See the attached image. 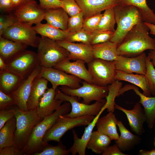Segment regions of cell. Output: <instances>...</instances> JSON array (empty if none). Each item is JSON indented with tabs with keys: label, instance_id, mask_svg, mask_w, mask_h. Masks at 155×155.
I'll list each match as a JSON object with an SVG mask.
<instances>
[{
	"label": "cell",
	"instance_id": "4fadbf2b",
	"mask_svg": "<svg viewBox=\"0 0 155 155\" xmlns=\"http://www.w3.org/2000/svg\"><path fill=\"white\" fill-rule=\"evenodd\" d=\"M45 11L35 0H31L17 8L13 12L19 22L32 26L44 20Z\"/></svg>",
	"mask_w": 155,
	"mask_h": 155
},
{
	"label": "cell",
	"instance_id": "3957f363",
	"mask_svg": "<svg viewBox=\"0 0 155 155\" xmlns=\"http://www.w3.org/2000/svg\"><path fill=\"white\" fill-rule=\"evenodd\" d=\"M114 9L117 26L110 41L118 45L135 26L143 21L139 10L135 6L118 5Z\"/></svg>",
	"mask_w": 155,
	"mask_h": 155
},
{
	"label": "cell",
	"instance_id": "2e32d148",
	"mask_svg": "<svg viewBox=\"0 0 155 155\" xmlns=\"http://www.w3.org/2000/svg\"><path fill=\"white\" fill-rule=\"evenodd\" d=\"M56 41L69 52L68 59L70 60L81 59L88 63L94 59L91 44L75 43L65 40Z\"/></svg>",
	"mask_w": 155,
	"mask_h": 155
},
{
	"label": "cell",
	"instance_id": "4316f807",
	"mask_svg": "<svg viewBox=\"0 0 155 155\" xmlns=\"http://www.w3.org/2000/svg\"><path fill=\"white\" fill-rule=\"evenodd\" d=\"M69 18L67 13L60 7L46 10L44 20L53 27L67 30Z\"/></svg>",
	"mask_w": 155,
	"mask_h": 155
},
{
	"label": "cell",
	"instance_id": "5bb4252c",
	"mask_svg": "<svg viewBox=\"0 0 155 155\" xmlns=\"http://www.w3.org/2000/svg\"><path fill=\"white\" fill-rule=\"evenodd\" d=\"M147 57L144 52L134 57L118 55L114 62L117 70L127 73H136L145 75L146 72Z\"/></svg>",
	"mask_w": 155,
	"mask_h": 155
},
{
	"label": "cell",
	"instance_id": "e0dca14e",
	"mask_svg": "<svg viewBox=\"0 0 155 155\" xmlns=\"http://www.w3.org/2000/svg\"><path fill=\"white\" fill-rule=\"evenodd\" d=\"M68 59L60 62L53 67L72 75L89 83L93 84L91 76L85 66V62L81 59L71 62Z\"/></svg>",
	"mask_w": 155,
	"mask_h": 155
},
{
	"label": "cell",
	"instance_id": "6da1fadb",
	"mask_svg": "<svg viewBox=\"0 0 155 155\" xmlns=\"http://www.w3.org/2000/svg\"><path fill=\"white\" fill-rule=\"evenodd\" d=\"M149 28L143 21L135 26L118 45V55L134 57L146 50L155 49V40L149 36Z\"/></svg>",
	"mask_w": 155,
	"mask_h": 155
},
{
	"label": "cell",
	"instance_id": "484cf974",
	"mask_svg": "<svg viewBox=\"0 0 155 155\" xmlns=\"http://www.w3.org/2000/svg\"><path fill=\"white\" fill-rule=\"evenodd\" d=\"M25 80L20 75L9 69L0 71V90L10 94Z\"/></svg>",
	"mask_w": 155,
	"mask_h": 155
},
{
	"label": "cell",
	"instance_id": "d4e9b609",
	"mask_svg": "<svg viewBox=\"0 0 155 155\" xmlns=\"http://www.w3.org/2000/svg\"><path fill=\"white\" fill-rule=\"evenodd\" d=\"M118 121L113 112H110L106 115L99 118L96 125L98 131L108 136L111 140L116 141L119 136L117 127Z\"/></svg>",
	"mask_w": 155,
	"mask_h": 155
},
{
	"label": "cell",
	"instance_id": "f546056e",
	"mask_svg": "<svg viewBox=\"0 0 155 155\" xmlns=\"http://www.w3.org/2000/svg\"><path fill=\"white\" fill-rule=\"evenodd\" d=\"M115 80L118 81H127L140 87L144 95L150 96L151 93L145 75L140 74L129 73L117 70Z\"/></svg>",
	"mask_w": 155,
	"mask_h": 155
},
{
	"label": "cell",
	"instance_id": "9f6ffc18",
	"mask_svg": "<svg viewBox=\"0 0 155 155\" xmlns=\"http://www.w3.org/2000/svg\"><path fill=\"white\" fill-rule=\"evenodd\" d=\"M8 69L7 64L4 60L0 57V71L5 70Z\"/></svg>",
	"mask_w": 155,
	"mask_h": 155
},
{
	"label": "cell",
	"instance_id": "681fc988",
	"mask_svg": "<svg viewBox=\"0 0 155 155\" xmlns=\"http://www.w3.org/2000/svg\"><path fill=\"white\" fill-rule=\"evenodd\" d=\"M0 9L3 12L9 13L16 9L12 0H0Z\"/></svg>",
	"mask_w": 155,
	"mask_h": 155
},
{
	"label": "cell",
	"instance_id": "c3c4849f",
	"mask_svg": "<svg viewBox=\"0 0 155 155\" xmlns=\"http://www.w3.org/2000/svg\"><path fill=\"white\" fill-rule=\"evenodd\" d=\"M0 155H24L15 145L0 148Z\"/></svg>",
	"mask_w": 155,
	"mask_h": 155
},
{
	"label": "cell",
	"instance_id": "5b68a950",
	"mask_svg": "<svg viewBox=\"0 0 155 155\" xmlns=\"http://www.w3.org/2000/svg\"><path fill=\"white\" fill-rule=\"evenodd\" d=\"M14 117L16 127L14 133V145L22 150L26 146L34 126L42 119L36 111H24L17 108Z\"/></svg>",
	"mask_w": 155,
	"mask_h": 155
},
{
	"label": "cell",
	"instance_id": "44dd1931",
	"mask_svg": "<svg viewBox=\"0 0 155 155\" xmlns=\"http://www.w3.org/2000/svg\"><path fill=\"white\" fill-rule=\"evenodd\" d=\"M55 90L48 88L40 98L36 111L38 116L43 119L58 109L63 102L55 98Z\"/></svg>",
	"mask_w": 155,
	"mask_h": 155
},
{
	"label": "cell",
	"instance_id": "277c9868",
	"mask_svg": "<svg viewBox=\"0 0 155 155\" xmlns=\"http://www.w3.org/2000/svg\"><path fill=\"white\" fill-rule=\"evenodd\" d=\"M37 48L36 53L40 65L44 67H53L62 61L68 59L69 52L56 41L47 37H40Z\"/></svg>",
	"mask_w": 155,
	"mask_h": 155
},
{
	"label": "cell",
	"instance_id": "6f0895ef",
	"mask_svg": "<svg viewBox=\"0 0 155 155\" xmlns=\"http://www.w3.org/2000/svg\"><path fill=\"white\" fill-rule=\"evenodd\" d=\"M154 146H155V140H154Z\"/></svg>",
	"mask_w": 155,
	"mask_h": 155
},
{
	"label": "cell",
	"instance_id": "ba28073f",
	"mask_svg": "<svg viewBox=\"0 0 155 155\" xmlns=\"http://www.w3.org/2000/svg\"><path fill=\"white\" fill-rule=\"evenodd\" d=\"M82 85L76 89H72L66 86H61L59 89L67 95L82 98V102L89 104L92 101H102L107 96L108 90L107 86H100L85 81H82Z\"/></svg>",
	"mask_w": 155,
	"mask_h": 155
},
{
	"label": "cell",
	"instance_id": "52a82bcc",
	"mask_svg": "<svg viewBox=\"0 0 155 155\" xmlns=\"http://www.w3.org/2000/svg\"><path fill=\"white\" fill-rule=\"evenodd\" d=\"M88 65L93 84L107 86L116 80L117 69L114 61L94 58Z\"/></svg>",
	"mask_w": 155,
	"mask_h": 155
},
{
	"label": "cell",
	"instance_id": "74e56055",
	"mask_svg": "<svg viewBox=\"0 0 155 155\" xmlns=\"http://www.w3.org/2000/svg\"><path fill=\"white\" fill-rule=\"evenodd\" d=\"M91 33L82 28L76 32L70 33L65 40L70 42H78L91 44Z\"/></svg>",
	"mask_w": 155,
	"mask_h": 155
},
{
	"label": "cell",
	"instance_id": "7a4b0ae2",
	"mask_svg": "<svg viewBox=\"0 0 155 155\" xmlns=\"http://www.w3.org/2000/svg\"><path fill=\"white\" fill-rule=\"evenodd\" d=\"M71 105L65 102L51 114L44 117L33 128L25 146L22 150L24 155H34L41 152L48 143L43 142V139L46 132L55 123L60 116L69 113Z\"/></svg>",
	"mask_w": 155,
	"mask_h": 155
},
{
	"label": "cell",
	"instance_id": "8fae6325",
	"mask_svg": "<svg viewBox=\"0 0 155 155\" xmlns=\"http://www.w3.org/2000/svg\"><path fill=\"white\" fill-rule=\"evenodd\" d=\"M7 65L8 69L20 75L26 79L40 65V63L36 53L26 49Z\"/></svg>",
	"mask_w": 155,
	"mask_h": 155
},
{
	"label": "cell",
	"instance_id": "cb8c5ba5",
	"mask_svg": "<svg viewBox=\"0 0 155 155\" xmlns=\"http://www.w3.org/2000/svg\"><path fill=\"white\" fill-rule=\"evenodd\" d=\"M48 82L44 77L38 75L34 79L27 102L29 110H37L40 98L48 88Z\"/></svg>",
	"mask_w": 155,
	"mask_h": 155
},
{
	"label": "cell",
	"instance_id": "30bf717a",
	"mask_svg": "<svg viewBox=\"0 0 155 155\" xmlns=\"http://www.w3.org/2000/svg\"><path fill=\"white\" fill-rule=\"evenodd\" d=\"M37 34L32 26L18 22L4 31L0 37L37 48L40 37Z\"/></svg>",
	"mask_w": 155,
	"mask_h": 155
},
{
	"label": "cell",
	"instance_id": "8d00e7d4",
	"mask_svg": "<svg viewBox=\"0 0 155 155\" xmlns=\"http://www.w3.org/2000/svg\"><path fill=\"white\" fill-rule=\"evenodd\" d=\"M70 153L69 150H67L61 141L56 146L48 144L41 152L33 155H68Z\"/></svg>",
	"mask_w": 155,
	"mask_h": 155
},
{
	"label": "cell",
	"instance_id": "ee69618b",
	"mask_svg": "<svg viewBox=\"0 0 155 155\" xmlns=\"http://www.w3.org/2000/svg\"><path fill=\"white\" fill-rule=\"evenodd\" d=\"M61 0L63 4L62 8L69 17L76 15L82 11L75 0Z\"/></svg>",
	"mask_w": 155,
	"mask_h": 155
},
{
	"label": "cell",
	"instance_id": "ffe728a7",
	"mask_svg": "<svg viewBox=\"0 0 155 155\" xmlns=\"http://www.w3.org/2000/svg\"><path fill=\"white\" fill-rule=\"evenodd\" d=\"M84 14V18L100 13L119 4V0H75Z\"/></svg>",
	"mask_w": 155,
	"mask_h": 155
},
{
	"label": "cell",
	"instance_id": "f907efd6",
	"mask_svg": "<svg viewBox=\"0 0 155 155\" xmlns=\"http://www.w3.org/2000/svg\"><path fill=\"white\" fill-rule=\"evenodd\" d=\"M102 155H127L123 153L116 144L108 147L102 153Z\"/></svg>",
	"mask_w": 155,
	"mask_h": 155
},
{
	"label": "cell",
	"instance_id": "836d02e7",
	"mask_svg": "<svg viewBox=\"0 0 155 155\" xmlns=\"http://www.w3.org/2000/svg\"><path fill=\"white\" fill-rule=\"evenodd\" d=\"M16 125V119L14 117L7 121L0 129V148L14 145Z\"/></svg>",
	"mask_w": 155,
	"mask_h": 155
},
{
	"label": "cell",
	"instance_id": "603a6c76",
	"mask_svg": "<svg viewBox=\"0 0 155 155\" xmlns=\"http://www.w3.org/2000/svg\"><path fill=\"white\" fill-rule=\"evenodd\" d=\"M28 46L0 37V57L8 64L26 49Z\"/></svg>",
	"mask_w": 155,
	"mask_h": 155
},
{
	"label": "cell",
	"instance_id": "680465c9",
	"mask_svg": "<svg viewBox=\"0 0 155 155\" xmlns=\"http://www.w3.org/2000/svg\"></svg>",
	"mask_w": 155,
	"mask_h": 155
},
{
	"label": "cell",
	"instance_id": "d6a6232c",
	"mask_svg": "<svg viewBox=\"0 0 155 155\" xmlns=\"http://www.w3.org/2000/svg\"><path fill=\"white\" fill-rule=\"evenodd\" d=\"M118 5L135 6L139 10L144 22L155 24V13L148 6L146 0H119Z\"/></svg>",
	"mask_w": 155,
	"mask_h": 155
},
{
	"label": "cell",
	"instance_id": "b9f144b4",
	"mask_svg": "<svg viewBox=\"0 0 155 155\" xmlns=\"http://www.w3.org/2000/svg\"><path fill=\"white\" fill-rule=\"evenodd\" d=\"M102 15L100 13L84 18L83 28L91 33L97 30Z\"/></svg>",
	"mask_w": 155,
	"mask_h": 155
},
{
	"label": "cell",
	"instance_id": "ac0fdd59",
	"mask_svg": "<svg viewBox=\"0 0 155 155\" xmlns=\"http://www.w3.org/2000/svg\"><path fill=\"white\" fill-rule=\"evenodd\" d=\"M139 102L136 103L133 109L127 110L115 104V108L120 110L125 113L129 125L132 131L138 135L143 132V125L146 119L143 108Z\"/></svg>",
	"mask_w": 155,
	"mask_h": 155
},
{
	"label": "cell",
	"instance_id": "7dc6e473",
	"mask_svg": "<svg viewBox=\"0 0 155 155\" xmlns=\"http://www.w3.org/2000/svg\"><path fill=\"white\" fill-rule=\"evenodd\" d=\"M39 5L43 9L46 10L62 7V3L61 0H39Z\"/></svg>",
	"mask_w": 155,
	"mask_h": 155
},
{
	"label": "cell",
	"instance_id": "9a60e30c",
	"mask_svg": "<svg viewBox=\"0 0 155 155\" xmlns=\"http://www.w3.org/2000/svg\"><path fill=\"white\" fill-rule=\"evenodd\" d=\"M41 69L40 65L37 67L18 88L10 94L15 99L16 105L20 110L29 111L27 104L32 83L34 79L40 72Z\"/></svg>",
	"mask_w": 155,
	"mask_h": 155
},
{
	"label": "cell",
	"instance_id": "f6af8a7d",
	"mask_svg": "<svg viewBox=\"0 0 155 155\" xmlns=\"http://www.w3.org/2000/svg\"><path fill=\"white\" fill-rule=\"evenodd\" d=\"M18 108L15 105L0 110V129L7 121L14 117Z\"/></svg>",
	"mask_w": 155,
	"mask_h": 155
},
{
	"label": "cell",
	"instance_id": "7c38bea8",
	"mask_svg": "<svg viewBox=\"0 0 155 155\" xmlns=\"http://www.w3.org/2000/svg\"><path fill=\"white\" fill-rule=\"evenodd\" d=\"M38 75L43 77L52 85V88L56 90L59 86H66L72 89H76L81 86L80 79L65 72L53 67L46 68L41 66Z\"/></svg>",
	"mask_w": 155,
	"mask_h": 155
},
{
	"label": "cell",
	"instance_id": "f1b7e54d",
	"mask_svg": "<svg viewBox=\"0 0 155 155\" xmlns=\"http://www.w3.org/2000/svg\"><path fill=\"white\" fill-rule=\"evenodd\" d=\"M33 28L37 34L56 41L65 40L70 34L67 30H63L53 27L47 23L41 22Z\"/></svg>",
	"mask_w": 155,
	"mask_h": 155
},
{
	"label": "cell",
	"instance_id": "f5cc1de1",
	"mask_svg": "<svg viewBox=\"0 0 155 155\" xmlns=\"http://www.w3.org/2000/svg\"><path fill=\"white\" fill-rule=\"evenodd\" d=\"M30 0H12L16 9Z\"/></svg>",
	"mask_w": 155,
	"mask_h": 155
},
{
	"label": "cell",
	"instance_id": "ab89813d",
	"mask_svg": "<svg viewBox=\"0 0 155 155\" xmlns=\"http://www.w3.org/2000/svg\"><path fill=\"white\" fill-rule=\"evenodd\" d=\"M84 20V14L82 11L76 15L69 17L67 30L72 33L80 30L83 28Z\"/></svg>",
	"mask_w": 155,
	"mask_h": 155
},
{
	"label": "cell",
	"instance_id": "8992f818",
	"mask_svg": "<svg viewBox=\"0 0 155 155\" xmlns=\"http://www.w3.org/2000/svg\"><path fill=\"white\" fill-rule=\"evenodd\" d=\"M95 117L88 115L71 117L66 115H61L54 125L46 133L43 141L46 143L50 141L59 143L67 131L76 127L88 125Z\"/></svg>",
	"mask_w": 155,
	"mask_h": 155
},
{
	"label": "cell",
	"instance_id": "e575fe53",
	"mask_svg": "<svg viewBox=\"0 0 155 155\" xmlns=\"http://www.w3.org/2000/svg\"><path fill=\"white\" fill-rule=\"evenodd\" d=\"M116 21L113 7L105 10L102 14L97 27V30L110 31L114 32Z\"/></svg>",
	"mask_w": 155,
	"mask_h": 155
},
{
	"label": "cell",
	"instance_id": "7bdbcfd3",
	"mask_svg": "<svg viewBox=\"0 0 155 155\" xmlns=\"http://www.w3.org/2000/svg\"><path fill=\"white\" fill-rule=\"evenodd\" d=\"M19 22L13 12L5 15H1L0 16V36L7 28Z\"/></svg>",
	"mask_w": 155,
	"mask_h": 155
},
{
	"label": "cell",
	"instance_id": "d590c367",
	"mask_svg": "<svg viewBox=\"0 0 155 155\" xmlns=\"http://www.w3.org/2000/svg\"><path fill=\"white\" fill-rule=\"evenodd\" d=\"M123 84L119 81L116 80L108 85V94L106 97V102L104 106L106 107L108 112H113L115 109V98L118 96L119 92L122 87Z\"/></svg>",
	"mask_w": 155,
	"mask_h": 155
},
{
	"label": "cell",
	"instance_id": "f35d334b",
	"mask_svg": "<svg viewBox=\"0 0 155 155\" xmlns=\"http://www.w3.org/2000/svg\"><path fill=\"white\" fill-rule=\"evenodd\" d=\"M146 72L145 75L151 93L155 95V69L150 60L147 56L146 59Z\"/></svg>",
	"mask_w": 155,
	"mask_h": 155
},
{
	"label": "cell",
	"instance_id": "d6986e66",
	"mask_svg": "<svg viewBox=\"0 0 155 155\" xmlns=\"http://www.w3.org/2000/svg\"><path fill=\"white\" fill-rule=\"evenodd\" d=\"M106 107L104 106L99 114L95 116L93 120L85 128L84 133L80 138L78 137L75 131L73 130V144L69 149L70 152L73 155L78 153L79 155H85L87 143L90 138L93 130L96 125V121L100 116L106 109Z\"/></svg>",
	"mask_w": 155,
	"mask_h": 155
},
{
	"label": "cell",
	"instance_id": "83f0119b",
	"mask_svg": "<svg viewBox=\"0 0 155 155\" xmlns=\"http://www.w3.org/2000/svg\"><path fill=\"white\" fill-rule=\"evenodd\" d=\"M118 44L109 41L92 45V52L94 58L114 61L118 55Z\"/></svg>",
	"mask_w": 155,
	"mask_h": 155
},
{
	"label": "cell",
	"instance_id": "9c48e42d",
	"mask_svg": "<svg viewBox=\"0 0 155 155\" xmlns=\"http://www.w3.org/2000/svg\"><path fill=\"white\" fill-rule=\"evenodd\" d=\"M55 98L63 102H68L71 105L70 112L66 115L71 117H76L85 115L97 116L106 102V100L96 101L91 104L80 102L78 97L69 95L62 92L59 89L55 90Z\"/></svg>",
	"mask_w": 155,
	"mask_h": 155
},
{
	"label": "cell",
	"instance_id": "11a10c76",
	"mask_svg": "<svg viewBox=\"0 0 155 155\" xmlns=\"http://www.w3.org/2000/svg\"><path fill=\"white\" fill-rule=\"evenodd\" d=\"M144 22L149 28L150 31V33L155 35V24Z\"/></svg>",
	"mask_w": 155,
	"mask_h": 155
},
{
	"label": "cell",
	"instance_id": "7402d4cb",
	"mask_svg": "<svg viewBox=\"0 0 155 155\" xmlns=\"http://www.w3.org/2000/svg\"><path fill=\"white\" fill-rule=\"evenodd\" d=\"M126 91L133 90L140 98L139 102L144 107V111L146 117V122L148 127L152 129L155 122V95L153 97L146 96L139 91L136 86L131 85H126L125 86Z\"/></svg>",
	"mask_w": 155,
	"mask_h": 155
},
{
	"label": "cell",
	"instance_id": "816d5d0a",
	"mask_svg": "<svg viewBox=\"0 0 155 155\" xmlns=\"http://www.w3.org/2000/svg\"><path fill=\"white\" fill-rule=\"evenodd\" d=\"M154 39L155 40V36ZM147 56L150 60L153 66H155V49L150 50Z\"/></svg>",
	"mask_w": 155,
	"mask_h": 155
},
{
	"label": "cell",
	"instance_id": "1f68e13d",
	"mask_svg": "<svg viewBox=\"0 0 155 155\" xmlns=\"http://www.w3.org/2000/svg\"><path fill=\"white\" fill-rule=\"evenodd\" d=\"M111 141L108 136L97 130L94 131L87 143V148L97 154H102L109 146Z\"/></svg>",
	"mask_w": 155,
	"mask_h": 155
},
{
	"label": "cell",
	"instance_id": "4dcf8cb0",
	"mask_svg": "<svg viewBox=\"0 0 155 155\" xmlns=\"http://www.w3.org/2000/svg\"><path fill=\"white\" fill-rule=\"evenodd\" d=\"M117 125L120 135L118 140L115 141L116 144L121 151L128 150L138 142L140 138L128 130L121 121L118 120Z\"/></svg>",
	"mask_w": 155,
	"mask_h": 155
},
{
	"label": "cell",
	"instance_id": "db71d44e",
	"mask_svg": "<svg viewBox=\"0 0 155 155\" xmlns=\"http://www.w3.org/2000/svg\"><path fill=\"white\" fill-rule=\"evenodd\" d=\"M139 154L141 155H155V149L150 151L141 150L139 151Z\"/></svg>",
	"mask_w": 155,
	"mask_h": 155
},
{
	"label": "cell",
	"instance_id": "bcb514c9",
	"mask_svg": "<svg viewBox=\"0 0 155 155\" xmlns=\"http://www.w3.org/2000/svg\"><path fill=\"white\" fill-rule=\"evenodd\" d=\"M15 105V100L11 94H6L0 90V110Z\"/></svg>",
	"mask_w": 155,
	"mask_h": 155
},
{
	"label": "cell",
	"instance_id": "60d3db41",
	"mask_svg": "<svg viewBox=\"0 0 155 155\" xmlns=\"http://www.w3.org/2000/svg\"><path fill=\"white\" fill-rule=\"evenodd\" d=\"M114 33V32L111 31L96 30L91 33V44L93 45L109 41Z\"/></svg>",
	"mask_w": 155,
	"mask_h": 155
}]
</instances>
